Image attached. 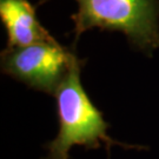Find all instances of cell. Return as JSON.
<instances>
[{
  "mask_svg": "<svg viewBox=\"0 0 159 159\" xmlns=\"http://www.w3.org/2000/svg\"><path fill=\"white\" fill-rule=\"evenodd\" d=\"M0 19L7 33L8 48L57 43L40 24L35 7L29 0H0Z\"/></svg>",
  "mask_w": 159,
  "mask_h": 159,
  "instance_id": "obj_4",
  "label": "cell"
},
{
  "mask_svg": "<svg viewBox=\"0 0 159 159\" xmlns=\"http://www.w3.org/2000/svg\"><path fill=\"white\" fill-rule=\"evenodd\" d=\"M85 63V59L79 58L74 61L54 94L59 131L54 139L45 144L47 156L44 159H68L70 150L73 146L94 150L104 144L107 152L113 146L146 150L145 146L124 144L108 136V123L104 119L102 111L91 102L81 84V68Z\"/></svg>",
  "mask_w": 159,
  "mask_h": 159,
  "instance_id": "obj_1",
  "label": "cell"
},
{
  "mask_svg": "<svg viewBox=\"0 0 159 159\" xmlns=\"http://www.w3.org/2000/svg\"><path fill=\"white\" fill-rule=\"evenodd\" d=\"M48 0H39L37 6ZM78 10L71 14L73 46L92 29L121 32L130 45L152 57L159 48V0H75Z\"/></svg>",
  "mask_w": 159,
  "mask_h": 159,
  "instance_id": "obj_2",
  "label": "cell"
},
{
  "mask_svg": "<svg viewBox=\"0 0 159 159\" xmlns=\"http://www.w3.org/2000/svg\"><path fill=\"white\" fill-rule=\"evenodd\" d=\"M75 50L59 43L6 47L0 54L1 72L37 91L54 97L74 61Z\"/></svg>",
  "mask_w": 159,
  "mask_h": 159,
  "instance_id": "obj_3",
  "label": "cell"
}]
</instances>
